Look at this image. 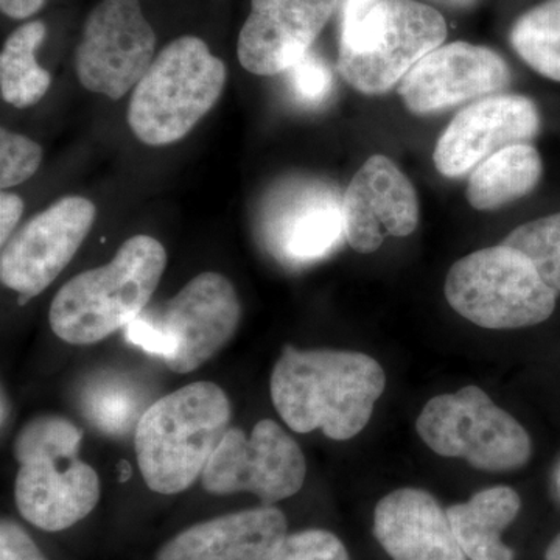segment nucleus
<instances>
[{
    "mask_svg": "<svg viewBox=\"0 0 560 560\" xmlns=\"http://www.w3.org/2000/svg\"><path fill=\"white\" fill-rule=\"evenodd\" d=\"M385 386V371L366 353L287 346L272 370L270 393L289 429L349 441L366 429Z\"/></svg>",
    "mask_w": 560,
    "mask_h": 560,
    "instance_id": "f257e3e1",
    "label": "nucleus"
},
{
    "mask_svg": "<svg viewBox=\"0 0 560 560\" xmlns=\"http://www.w3.org/2000/svg\"><path fill=\"white\" fill-rule=\"evenodd\" d=\"M230 397L212 382L173 390L150 405L135 429L136 458L153 492L175 495L202 477L231 429Z\"/></svg>",
    "mask_w": 560,
    "mask_h": 560,
    "instance_id": "f03ea898",
    "label": "nucleus"
},
{
    "mask_svg": "<svg viewBox=\"0 0 560 560\" xmlns=\"http://www.w3.org/2000/svg\"><path fill=\"white\" fill-rule=\"evenodd\" d=\"M167 267V253L156 238L135 235L103 265L80 272L55 294L51 331L73 346H90L138 319Z\"/></svg>",
    "mask_w": 560,
    "mask_h": 560,
    "instance_id": "7ed1b4c3",
    "label": "nucleus"
},
{
    "mask_svg": "<svg viewBox=\"0 0 560 560\" xmlns=\"http://www.w3.org/2000/svg\"><path fill=\"white\" fill-rule=\"evenodd\" d=\"M226 80V66L205 40L180 36L154 58L132 91L131 131L150 147L178 142L215 106Z\"/></svg>",
    "mask_w": 560,
    "mask_h": 560,
    "instance_id": "20e7f679",
    "label": "nucleus"
},
{
    "mask_svg": "<svg viewBox=\"0 0 560 560\" xmlns=\"http://www.w3.org/2000/svg\"><path fill=\"white\" fill-rule=\"evenodd\" d=\"M242 304L231 280L206 271L187 282L158 311L143 312L127 327V337L176 374L208 363L241 326Z\"/></svg>",
    "mask_w": 560,
    "mask_h": 560,
    "instance_id": "39448f33",
    "label": "nucleus"
},
{
    "mask_svg": "<svg viewBox=\"0 0 560 560\" xmlns=\"http://www.w3.org/2000/svg\"><path fill=\"white\" fill-rule=\"evenodd\" d=\"M445 38L440 11L416 0H382L363 20L342 25L338 72L361 94H383Z\"/></svg>",
    "mask_w": 560,
    "mask_h": 560,
    "instance_id": "423d86ee",
    "label": "nucleus"
},
{
    "mask_svg": "<svg viewBox=\"0 0 560 560\" xmlns=\"http://www.w3.org/2000/svg\"><path fill=\"white\" fill-rule=\"evenodd\" d=\"M444 291L453 311L475 326L492 330L545 323L558 300L530 261L503 243L455 261Z\"/></svg>",
    "mask_w": 560,
    "mask_h": 560,
    "instance_id": "0eeeda50",
    "label": "nucleus"
},
{
    "mask_svg": "<svg viewBox=\"0 0 560 560\" xmlns=\"http://www.w3.org/2000/svg\"><path fill=\"white\" fill-rule=\"evenodd\" d=\"M416 430L436 455L464 459L478 470H518L533 455L528 431L474 385L430 399Z\"/></svg>",
    "mask_w": 560,
    "mask_h": 560,
    "instance_id": "6e6552de",
    "label": "nucleus"
},
{
    "mask_svg": "<svg viewBox=\"0 0 560 560\" xmlns=\"http://www.w3.org/2000/svg\"><path fill=\"white\" fill-rule=\"evenodd\" d=\"M307 477L300 444L275 420L264 419L250 434L230 429L202 471L212 495L248 492L265 506L296 495Z\"/></svg>",
    "mask_w": 560,
    "mask_h": 560,
    "instance_id": "1a4fd4ad",
    "label": "nucleus"
},
{
    "mask_svg": "<svg viewBox=\"0 0 560 560\" xmlns=\"http://www.w3.org/2000/svg\"><path fill=\"white\" fill-rule=\"evenodd\" d=\"M156 35L139 0H103L84 22L77 77L84 90L119 101L154 61Z\"/></svg>",
    "mask_w": 560,
    "mask_h": 560,
    "instance_id": "9d476101",
    "label": "nucleus"
},
{
    "mask_svg": "<svg viewBox=\"0 0 560 560\" xmlns=\"http://www.w3.org/2000/svg\"><path fill=\"white\" fill-rule=\"evenodd\" d=\"M95 217L94 202L70 195L11 235L0 254V280L20 294L18 304L24 305L49 289L86 241Z\"/></svg>",
    "mask_w": 560,
    "mask_h": 560,
    "instance_id": "9b49d317",
    "label": "nucleus"
},
{
    "mask_svg": "<svg viewBox=\"0 0 560 560\" xmlns=\"http://www.w3.org/2000/svg\"><path fill=\"white\" fill-rule=\"evenodd\" d=\"M265 241L272 256L290 265L324 259L346 238L342 198L318 179L291 180L265 210Z\"/></svg>",
    "mask_w": 560,
    "mask_h": 560,
    "instance_id": "f8f14e48",
    "label": "nucleus"
},
{
    "mask_svg": "<svg viewBox=\"0 0 560 560\" xmlns=\"http://www.w3.org/2000/svg\"><path fill=\"white\" fill-rule=\"evenodd\" d=\"M510 81V66L495 50L458 40L425 55L400 81L399 94L423 116L499 92Z\"/></svg>",
    "mask_w": 560,
    "mask_h": 560,
    "instance_id": "ddd939ff",
    "label": "nucleus"
},
{
    "mask_svg": "<svg viewBox=\"0 0 560 560\" xmlns=\"http://www.w3.org/2000/svg\"><path fill=\"white\" fill-rule=\"evenodd\" d=\"M540 130L536 103L515 94L490 95L456 114L434 149L438 172L463 178L497 151L526 143Z\"/></svg>",
    "mask_w": 560,
    "mask_h": 560,
    "instance_id": "4468645a",
    "label": "nucleus"
},
{
    "mask_svg": "<svg viewBox=\"0 0 560 560\" xmlns=\"http://www.w3.org/2000/svg\"><path fill=\"white\" fill-rule=\"evenodd\" d=\"M346 241L360 254L375 253L385 238L407 237L419 223L415 186L389 158L372 156L342 197Z\"/></svg>",
    "mask_w": 560,
    "mask_h": 560,
    "instance_id": "2eb2a0df",
    "label": "nucleus"
},
{
    "mask_svg": "<svg viewBox=\"0 0 560 560\" xmlns=\"http://www.w3.org/2000/svg\"><path fill=\"white\" fill-rule=\"evenodd\" d=\"M340 0H250L238 61L254 75L287 72L311 51Z\"/></svg>",
    "mask_w": 560,
    "mask_h": 560,
    "instance_id": "dca6fc26",
    "label": "nucleus"
},
{
    "mask_svg": "<svg viewBox=\"0 0 560 560\" xmlns=\"http://www.w3.org/2000/svg\"><path fill=\"white\" fill-rule=\"evenodd\" d=\"M101 500V480L80 459L22 464L14 481V501L25 522L60 533L86 518Z\"/></svg>",
    "mask_w": 560,
    "mask_h": 560,
    "instance_id": "f3484780",
    "label": "nucleus"
},
{
    "mask_svg": "<svg viewBox=\"0 0 560 560\" xmlns=\"http://www.w3.org/2000/svg\"><path fill=\"white\" fill-rule=\"evenodd\" d=\"M287 536L285 514L260 504L180 530L162 545L154 560H268Z\"/></svg>",
    "mask_w": 560,
    "mask_h": 560,
    "instance_id": "a211bd4d",
    "label": "nucleus"
},
{
    "mask_svg": "<svg viewBox=\"0 0 560 560\" xmlns=\"http://www.w3.org/2000/svg\"><path fill=\"white\" fill-rule=\"evenodd\" d=\"M374 536L393 560H467L447 512L423 489L383 497L374 511Z\"/></svg>",
    "mask_w": 560,
    "mask_h": 560,
    "instance_id": "6ab92c4d",
    "label": "nucleus"
},
{
    "mask_svg": "<svg viewBox=\"0 0 560 560\" xmlns=\"http://www.w3.org/2000/svg\"><path fill=\"white\" fill-rule=\"evenodd\" d=\"M522 500L514 489L497 486L475 493L466 503L452 504L447 512L453 534L469 560H515L501 534L521 514Z\"/></svg>",
    "mask_w": 560,
    "mask_h": 560,
    "instance_id": "aec40b11",
    "label": "nucleus"
},
{
    "mask_svg": "<svg viewBox=\"0 0 560 560\" xmlns=\"http://www.w3.org/2000/svg\"><path fill=\"white\" fill-rule=\"evenodd\" d=\"M544 173L539 151L515 143L497 151L470 175L467 200L471 208L493 210L536 189Z\"/></svg>",
    "mask_w": 560,
    "mask_h": 560,
    "instance_id": "412c9836",
    "label": "nucleus"
},
{
    "mask_svg": "<svg viewBox=\"0 0 560 560\" xmlns=\"http://www.w3.org/2000/svg\"><path fill=\"white\" fill-rule=\"evenodd\" d=\"M46 33L44 22H27L11 33L3 44L0 54V92L3 102L14 108H31L43 101L49 91L51 75L40 68L35 57Z\"/></svg>",
    "mask_w": 560,
    "mask_h": 560,
    "instance_id": "4be33fe9",
    "label": "nucleus"
},
{
    "mask_svg": "<svg viewBox=\"0 0 560 560\" xmlns=\"http://www.w3.org/2000/svg\"><path fill=\"white\" fill-rule=\"evenodd\" d=\"M510 39L530 69L560 83V0H545L522 14Z\"/></svg>",
    "mask_w": 560,
    "mask_h": 560,
    "instance_id": "5701e85b",
    "label": "nucleus"
},
{
    "mask_svg": "<svg viewBox=\"0 0 560 560\" xmlns=\"http://www.w3.org/2000/svg\"><path fill=\"white\" fill-rule=\"evenodd\" d=\"M83 431L72 420L43 415L25 423L14 440L18 464L36 460H70L79 455Z\"/></svg>",
    "mask_w": 560,
    "mask_h": 560,
    "instance_id": "b1692460",
    "label": "nucleus"
},
{
    "mask_svg": "<svg viewBox=\"0 0 560 560\" xmlns=\"http://www.w3.org/2000/svg\"><path fill=\"white\" fill-rule=\"evenodd\" d=\"M503 245L518 250L540 279L560 294V212L528 221L511 232Z\"/></svg>",
    "mask_w": 560,
    "mask_h": 560,
    "instance_id": "393cba45",
    "label": "nucleus"
},
{
    "mask_svg": "<svg viewBox=\"0 0 560 560\" xmlns=\"http://www.w3.org/2000/svg\"><path fill=\"white\" fill-rule=\"evenodd\" d=\"M88 418L109 434L127 433L138 425L140 416L139 399L130 385L120 381L94 383L84 396Z\"/></svg>",
    "mask_w": 560,
    "mask_h": 560,
    "instance_id": "a878e982",
    "label": "nucleus"
},
{
    "mask_svg": "<svg viewBox=\"0 0 560 560\" xmlns=\"http://www.w3.org/2000/svg\"><path fill=\"white\" fill-rule=\"evenodd\" d=\"M43 162V149L20 132L0 130V187L20 186L31 179Z\"/></svg>",
    "mask_w": 560,
    "mask_h": 560,
    "instance_id": "bb28decb",
    "label": "nucleus"
},
{
    "mask_svg": "<svg viewBox=\"0 0 560 560\" xmlns=\"http://www.w3.org/2000/svg\"><path fill=\"white\" fill-rule=\"evenodd\" d=\"M268 560H350L345 544L326 529L289 534Z\"/></svg>",
    "mask_w": 560,
    "mask_h": 560,
    "instance_id": "cd10ccee",
    "label": "nucleus"
},
{
    "mask_svg": "<svg viewBox=\"0 0 560 560\" xmlns=\"http://www.w3.org/2000/svg\"><path fill=\"white\" fill-rule=\"evenodd\" d=\"M287 77L294 98L305 105H319L330 95L334 79L329 66L312 51L287 70Z\"/></svg>",
    "mask_w": 560,
    "mask_h": 560,
    "instance_id": "c85d7f7f",
    "label": "nucleus"
},
{
    "mask_svg": "<svg viewBox=\"0 0 560 560\" xmlns=\"http://www.w3.org/2000/svg\"><path fill=\"white\" fill-rule=\"evenodd\" d=\"M0 560H47L27 530L10 518L0 523Z\"/></svg>",
    "mask_w": 560,
    "mask_h": 560,
    "instance_id": "c756f323",
    "label": "nucleus"
},
{
    "mask_svg": "<svg viewBox=\"0 0 560 560\" xmlns=\"http://www.w3.org/2000/svg\"><path fill=\"white\" fill-rule=\"evenodd\" d=\"M24 212V201L20 195L3 190L0 195V243L10 241Z\"/></svg>",
    "mask_w": 560,
    "mask_h": 560,
    "instance_id": "7c9ffc66",
    "label": "nucleus"
},
{
    "mask_svg": "<svg viewBox=\"0 0 560 560\" xmlns=\"http://www.w3.org/2000/svg\"><path fill=\"white\" fill-rule=\"evenodd\" d=\"M46 0H0V9L13 20H27L43 9Z\"/></svg>",
    "mask_w": 560,
    "mask_h": 560,
    "instance_id": "2f4dec72",
    "label": "nucleus"
},
{
    "mask_svg": "<svg viewBox=\"0 0 560 560\" xmlns=\"http://www.w3.org/2000/svg\"><path fill=\"white\" fill-rule=\"evenodd\" d=\"M545 560H560V533L548 545L547 551H545Z\"/></svg>",
    "mask_w": 560,
    "mask_h": 560,
    "instance_id": "473e14b6",
    "label": "nucleus"
},
{
    "mask_svg": "<svg viewBox=\"0 0 560 560\" xmlns=\"http://www.w3.org/2000/svg\"><path fill=\"white\" fill-rule=\"evenodd\" d=\"M433 2L441 3V5L452 7V9H466V7L474 5L477 0H433Z\"/></svg>",
    "mask_w": 560,
    "mask_h": 560,
    "instance_id": "72a5a7b5",
    "label": "nucleus"
},
{
    "mask_svg": "<svg viewBox=\"0 0 560 560\" xmlns=\"http://www.w3.org/2000/svg\"><path fill=\"white\" fill-rule=\"evenodd\" d=\"M559 481H560V478H559Z\"/></svg>",
    "mask_w": 560,
    "mask_h": 560,
    "instance_id": "f704fd0d",
    "label": "nucleus"
}]
</instances>
